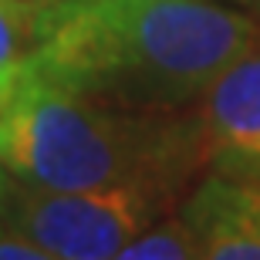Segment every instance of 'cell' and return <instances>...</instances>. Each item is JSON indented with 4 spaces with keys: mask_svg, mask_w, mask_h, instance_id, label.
I'll use <instances>...</instances> for the list:
<instances>
[{
    "mask_svg": "<svg viewBox=\"0 0 260 260\" xmlns=\"http://www.w3.org/2000/svg\"><path fill=\"white\" fill-rule=\"evenodd\" d=\"M253 48L257 20L216 0H108L38 7L30 68L118 108L179 112Z\"/></svg>",
    "mask_w": 260,
    "mask_h": 260,
    "instance_id": "6da1fadb",
    "label": "cell"
},
{
    "mask_svg": "<svg viewBox=\"0 0 260 260\" xmlns=\"http://www.w3.org/2000/svg\"><path fill=\"white\" fill-rule=\"evenodd\" d=\"M132 112L27 68L0 108V169L48 193H88L128 183L183 186L203 166L196 118Z\"/></svg>",
    "mask_w": 260,
    "mask_h": 260,
    "instance_id": "7a4b0ae2",
    "label": "cell"
},
{
    "mask_svg": "<svg viewBox=\"0 0 260 260\" xmlns=\"http://www.w3.org/2000/svg\"><path fill=\"white\" fill-rule=\"evenodd\" d=\"M179 186L128 183L88 193H48L7 179L0 216L54 260H112L169 216Z\"/></svg>",
    "mask_w": 260,
    "mask_h": 260,
    "instance_id": "3957f363",
    "label": "cell"
},
{
    "mask_svg": "<svg viewBox=\"0 0 260 260\" xmlns=\"http://www.w3.org/2000/svg\"><path fill=\"white\" fill-rule=\"evenodd\" d=\"M203 166L260 186V48L226 68L196 102Z\"/></svg>",
    "mask_w": 260,
    "mask_h": 260,
    "instance_id": "277c9868",
    "label": "cell"
},
{
    "mask_svg": "<svg viewBox=\"0 0 260 260\" xmlns=\"http://www.w3.org/2000/svg\"><path fill=\"white\" fill-rule=\"evenodd\" d=\"M196 260H260V186L210 173L183 213Z\"/></svg>",
    "mask_w": 260,
    "mask_h": 260,
    "instance_id": "5b68a950",
    "label": "cell"
},
{
    "mask_svg": "<svg viewBox=\"0 0 260 260\" xmlns=\"http://www.w3.org/2000/svg\"><path fill=\"white\" fill-rule=\"evenodd\" d=\"M38 44V7L34 0H0V108L10 102L30 68Z\"/></svg>",
    "mask_w": 260,
    "mask_h": 260,
    "instance_id": "8992f818",
    "label": "cell"
},
{
    "mask_svg": "<svg viewBox=\"0 0 260 260\" xmlns=\"http://www.w3.org/2000/svg\"><path fill=\"white\" fill-rule=\"evenodd\" d=\"M112 260H196V250L183 216H166L122 247Z\"/></svg>",
    "mask_w": 260,
    "mask_h": 260,
    "instance_id": "52a82bcc",
    "label": "cell"
},
{
    "mask_svg": "<svg viewBox=\"0 0 260 260\" xmlns=\"http://www.w3.org/2000/svg\"><path fill=\"white\" fill-rule=\"evenodd\" d=\"M0 260H54L48 250L30 243L24 233H17L4 216H0Z\"/></svg>",
    "mask_w": 260,
    "mask_h": 260,
    "instance_id": "ba28073f",
    "label": "cell"
},
{
    "mask_svg": "<svg viewBox=\"0 0 260 260\" xmlns=\"http://www.w3.org/2000/svg\"><path fill=\"white\" fill-rule=\"evenodd\" d=\"M38 7H78V4H108V0H34Z\"/></svg>",
    "mask_w": 260,
    "mask_h": 260,
    "instance_id": "9c48e42d",
    "label": "cell"
},
{
    "mask_svg": "<svg viewBox=\"0 0 260 260\" xmlns=\"http://www.w3.org/2000/svg\"><path fill=\"white\" fill-rule=\"evenodd\" d=\"M4 189H7V173L0 169V196H4Z\"/></svg>",
    "mask_w": 260,
    "mask_h": 260,
    "instance_id": "30bf717a",
    "label": "cell"
}]
</instances>
